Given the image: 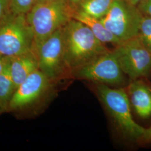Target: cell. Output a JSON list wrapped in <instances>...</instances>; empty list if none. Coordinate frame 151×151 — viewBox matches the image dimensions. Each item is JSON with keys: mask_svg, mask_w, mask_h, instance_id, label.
<instances>
[{"mask_svg": "<svg viewBox=\"0 0 151 151\" xmlns=\"http://www.w3.org/2000/svg\"><path fill=\"white\" fill-rule=\"evenodd\" d=\"M136 6L143 16L151 17V0H141Z\"/></svg>", "mask_w": 151, "mask_h": 151, "instance_id": "17", "label": "cell"}, {"mask_svg": "<svg viewBox=\"0 0 151 151\" xmlns=\"http://www.w3.org/2000/svg\"><path fill=\"white\" fill-rule=\"evenodd\" d=\"M128 1H129L130 3L134 5H137L141 0H127Z\"/></svg>", "mask_w": 151, "mask_h": 151, "instance_id": "22", "label": "cell"}, {"mask_svg": "<svg viewBox=\"0 0 151 151\" xmlns=\"http://www.w3.org/2000/svg\"><path fill=\"white\" fill-rule=\"evenodd\" d=\"M67 1L70 4V6L72 7V8L74 9L76 6L80 2H81L82 0H67Z\"/></svg>", "mask_w": 151, "mask_h": 151, "instance_id": "21", "label": "cell"}, {"mask_svg": "<svg viewBox=\"0 0 151 151\" xmlns=\"http://www.w3.org/2000/svg\"><path fill=\"white\" fill-rule=\"evenodd\" d=\"M73 19L87 25L95 36L103 43L113 44L116 47L122 43L105 27L100 19L76 11H73Z\"/></svg>", "mask_w": 151, "mask_h": 151, "instance_id": "12", "label": "cell"}, {"mask_svg": "<svg viewBox=\"0 0 151 151\" xmlns=\"http://www.w3.org/2000/svg\"><path fill=\"white\" fill-rule=\"evenodd\" d=\"M65 59L70 75L110 50L83 23L71 19L64 27Z\"/></svg>", "mask_w": 151, "mask_h": 151, "instance_id": "1", "label": "cell"}, {"mask_svg": "<svg viewBox=\"0 0 151 151\" xmlns=\"http://www.w3.org/2000/svg\"><path fill=\"white\" fill-rule=\"evenodd\" d=\"M114 0H82L73 10L100 19L108 13Z\"/></svg>", "mask_w": 151, "mask_h": 151, "instance_id": "13", "label": "cell"}, {"mask_svg": "<svg viewBox=\"0 0 151 151\" xmlns=\"http://www.w3.org/2000/svg\"><path fill=\"white\" fill-rule=\"evenodd\" d=\"M7 60V57H5L0 55V73L4 70L5 66Z\"/></svg>", "mask_w": 151, "mask_h": 151, "instance_id": "20", "label": "cell"}, {"mask_svg": "<svg viewBox=\"0 0 151 151\" xmlns=\"http://www.w3.org/2000/svg\"><path fill=\"white\" fill-rule=\"evenodd\" d=\"M53 82L39 69L34 71L17 87L8 109L17 110L34 103L49 91Z\"/></svg>", "mask_w": 151, "mask_h": 151, "instance_id": "9", "label": "cell"}, {"mask_svg": "<svg viewBox=\"0 0 151 151\" xmlns=\"http://www.w3.org/2000/svg\"><path fill=\"white\" fill-rule=\"evenodd\" d=\"M131 106L142 119L151 116V85L145 78L131 80L125 88Z\"/></svg>", "mask_w": 151, "mask_h": 151, "instance_id": "10", "label": "cell"}, {"mask_svg": "<svg viewBox=\"0 0 151 151\" xmlns=\"http://www.w3.org/2000/svg\"><path fill=\"white\" fill-rule=\"evenodd\" d=\"M15 90L10 73L9 58H7L5 66L0 73V106L4 111L8 109L9 103Z\"/></svg>", "mask_w": 151, "mask_h": 151, "instance_id": "14", "label": "cell"}, {"mask_svg": "<svg viewBox=\"0 0 151 151\" xmlns=\"http://www.w3.org/2000/svg\"><path fill=\"white\" fill-rule=\"evenodd\" d=\"M32 50L34 35L26 14L9 11L0 22V55L11 58Z\"/></svg>", "mask_w": 151, "mask_h": 151, "instance_id": "4", "label": "cell"}, {"mask_svg": "<svg viewBox=\"0 0 151 151\" xmlns=\"http://www.w3.org/2000/svg\"><path fill=\"white\" fill-rule=\"evenodd\" d=\"M73 11L67 0L36 2L26 14L34 35V50L45 39L72 19Z\"/></svg>", "mask_w": 151, "mask_h": 151, "instance_id": "2", "label": "cell"}, {"mask_svg": "<svg viewBox=\"0 0 151 151\" xmlns=\"http://www.w3.org/2000/svg\"><path fill=\"white\" fill-rule=\"evenodd\" d=\"M119 65L130 80L151 76V53L138 36L123 42L114 49Z\"/></svg>", "mask_w": 151, "mask_h": 151, "instance_id": "8", "label": "cell"}, {"mask_svg": "<svg viewBox=\"0 0 151 151\" xmlns=\"http://www.w3.org/2000/svg\"><path fill=\"white\" fill-rule=\"evenodd\" d=\"M94 86L97 97L122 134L130 140L140 141L146 128L136 123L133 119L125 88H113L100 83H95Z\"/></svg>", "mask_w": 151, "mask_h": 151, "instance_id": "3", "label": "cell"}, {"mask_svg": "<svg viewBox=\"0 0 151 151\" xmlns=\"http://www.w3.org/2000/svg\"><path fill=\"white\" fill-rule=\"evenodd\" d=\"M9 62L10 73L16 89L32 73L39 69L38 57L34 50L9 58Z\"/></svg>", "mask_w": 151, "mask_h": 151, "instance_id": "11", "label": "cell"}, {"mask_svg": "<svg viewBox=\"0 0 151 151\" xmlns=\"http://www.w3.org/2000/svg\"><path fill=\"white\" fill-rule=\"evenodd\" d=\"M140 141L143 143H151V125L149 128H146L144 134L142 136Z\"/></svg>", "mask_w": 151, "mask_h": 151, "instance_id": "19", "label": "cell"}, {"mask_svg": "<svg viewBox=\"0 0 151 151\" xmlns=\"http://www.w3.org/2000/svg\"><path fill=\"white\" fill-rule=\"evenodd\" d=\"M138 36L142 43L151 53V17L143 16Z\"/></svg>", "mask_w": 151, "mask_h": 151, "instance_id": "15", "label": "cell"}, {"mask_svg": "<svg viewBox=\"0 0 151 151\" xmlns=\"http://www.w3.org/2000/svg\"><path fill=\"white\" fill-rule=\"evenodd\" d=\"M9 11V0H0V22Z\"/></svg>", "mask_w": 151, "mask_h": 151, "instance_id": "18", "label": "cell"}, {"mask_svg": "<svg viewBox=\"0 0 151 151\" xmlns=\"http://www.w3.org/2000/svg\"><path fill=\"white\" fill-rule=\"evenodd\" d=\"M35 3V0H9V10L15 14H27Z\"/></svg>", "mask_w": 151, "mask_h": 151, "instance_id": "16", "label": "cell"}, {"mask_svg": "<svg viewBox=\"0 0 151 151\" xmlns=\"http://www.w3.org/2000/svg\"><path fill=\"white\" fill-rule=\"evenodd\" d=\"M143 15L127 0H114L106 15L100 20L122 42L138 36Z\"/></svg>", "mask_w": 151, "mask_h": 151, "instance_id": "5", "label": "cell"}, {"mask_svg": "<svg viewBox=\"0 0 151 151\" xmlns=\"http://www.w3.org/2000/svg\"><path fill=\"white\" fill-rule=\"evenodd\" d=\"M121 69L116 53L109 50L88 64L71 73L76 78L106 85L121 86L125 83V77Z\"/></svg>", "mask_w": 151, "mask_h": 151, "instance_id": "7", "label": "cell"}, {"mask_svg": "<svg viewBox=\"0 0 151 151\" xmlns=\"http://www.w3.org/2000/svg\"><path fill=\"white\" fill-rule=\"evenodd\" d=\"M35 51L39 70L52 81L54 82L70 75L65 62L64 27L45 39Z\"/></svg>", "mask_w": 151, "mask_h": 151, "instance_id": "6", "label": "cell"}, {"mask_svg": "<svg viewBox=\"0 0 151 151\" xmlns=\"http://www.w3.org/2000/svg\"><path fill=\"white\" fill-rule=\"evenodd\" d=\"M4 111V110H3V109H2V108L0 106V113H1V112H2V111Z\"/></svg>", "mask_w": 151, "mask_h": 151, "instance_id": "24", "label": "cell"}, {"mask_svg": "<svg viewBox=\"0 0 151 151\" xmlns=\"http://www.w3.org/2000/svg\"><path fill=\"white\" fill-rule=\"evenodd\" d=\"M47 1H50V0H35V3H36V2H39Z\"/></svg>", "mask_w": 151, "mask_h": 151, "instance_id": "23", "label": "cell"}]
</instances>
